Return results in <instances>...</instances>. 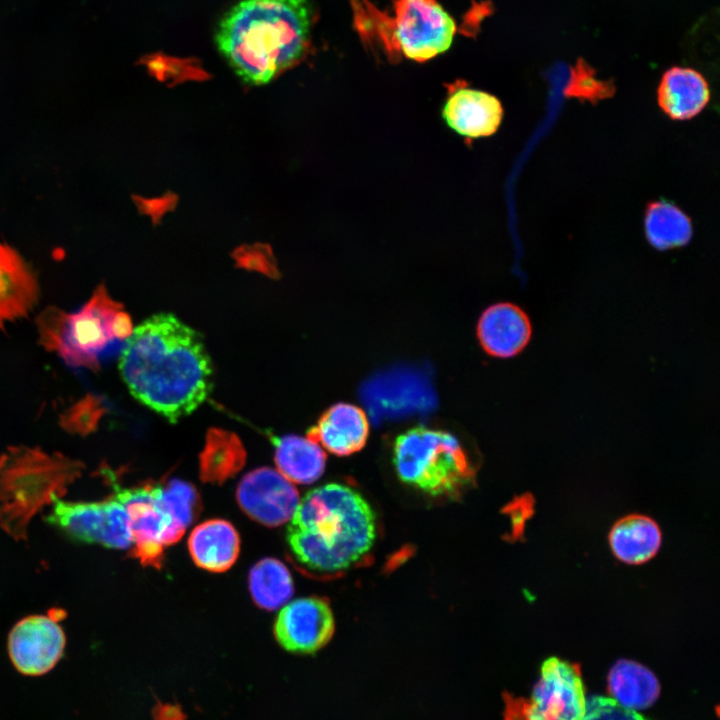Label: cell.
Returning <instances> with one entry per match:
<instances>
[{
    "instance_id": "32",
    "label": "cell",
    "mask_w": 720,
    "mask_h": 720,
    "mask_svg": "<svg viewBox=\"0 0 720 720\" xmlns=\"http://www.w3.org/2000/svg\"><path fill=\"white\" fill-rule=\"evenodd\" d=\"M153 716L155 720H185L180 706L174 704L158 703L153 710Z\"/></svg>"
},
{
    "instance_id": "15",
    "label": "cell",
    "mask_w": 720,
    "mask_h": 720,
    "mask_svg": "<svg viewBox=\"0 0 720 720\" xmlns=\"http://www.w3.org/2000/svg\"><path fill=\"white\" fill-rule=\"evenodd\" d=\"M532 326L527 314L517 305L498 303L488 307L477 324V337L490 356L510 358L529 343Z\"/></svg>"
},
{
    "instance_id": "18",
    "label": "cell",
    "mask_w": 720,
    "mask_h": 720,
    "mask_svg": "<svg viewBox=\"0 0 720 720\" xmlns=\"http://www.w3.org/2000/svg\"><path fill=\"white\" fill-rule=\"evenodd\" d=\"M657 99L660 108L671 119L686 120L704 109L710 99V90L698 71L675 66L664 72Z\"/></svg>"
},
{
    "instance_id": "17",
    "label": "cell",
    "mask_w": 720,
    "mask_h": 720,
    "mask_svg": "<svg viewBox=\"0 0 720 720\" xmlns=\"http://www.w3.org/2000/svg\"><path fill=\"white\" fill-rule=\"evenodd\" d=\"M368 435L369 422L365 412L353 404L342 402L328 408L307 432L308 439L337 456L361 450Z\"/></svg>"
},
{
    "instance_id": "8",
    "label": "cell",
    "mask_w": 720,
    "mask_h": 720,
    "mask_svg": "<svg viewBox=\"0 0 720 720\" xmlns=\"http://www.w3.org/2000/svg\"><path fill=\"white\" fill-rule=\"evenodd\" d=\"M505 701L504 720H583L587 699L580 666L551 656L528 698L507 695Z\"/></svg>"
},
{
    "instance_id": "30",
    "label": "cell",
    "mask_w": 720,
    "mask_h": 720,
    "mask_svg": "<svg viewBox=\"0 0 720 720\" xmlns=\"http://www.w3.org/2000/svg\"><path fill=\"white\" fill-rule=\"evenodd\" d=\"M535 512V499L532 494L525 493L516 497L505 508V513L510 515L512 522L511 538L520 539L523 537L526 522Z\"/></svg>"
},
{
    "instance_id": "21",
    "label": "cell",
    "mask_w": 720,
    "mask_h": 720,
    "mask_svg": "<svg viewBox=\"0 0 720 720\" xmlns=\"http://www.w3.org/2000/svg\"><path fill=\"white\" fill-rule=\"evenodd\" d=\"M279 472L291 482L311 484L325 469L326 455L319 444L298 435L270 436Z\"/></svg>"
},
{
    "instance_id": "1",
    "label": "cell",
    "mask_w": 720,
    "mask_h": 720,
    "mask_svg": "<svg viewBox=\"0 0 720 720\" xmlns=\"http://www.w3.org/2000/svg\"><path fill=\"white\" fill-rule=\"evenodd\" d=\"M119 370L133 397L172 424L194 412L213 387L202 335L171 313L152 315L133 330Z\"/></svg>"
},
{
    "instance_id": "20",
    "label": "cell",
    "mask_w": 720,
    "mask_h": 720,
    "mask_svg": "<svg viewBox=\"0 0 720 720\" xmlns=\"http://www.w3.org/2000/svg\"><path fill=\"white\" fill-rule=\"evenodd\" d=\"M608 540L613 555L619 561L640 565L658 553L662 532L653 518L633 513L623 516L613 524Z\"/></svg>"
},
{
    "instance_id": "24",
    "label": "cell",
    "mask_w": 720,
    "mask_h": 720,
    "mask_svg": "<svg viewBox=\"0 0 720 720\" xmlns=\"http://www.w3.org/2000/svg\"><path fill=\"white\" fill-rule=\"evenodd\" d=\"M649 243L658 250L686 245L692 237L690 218L668 201H653L647 205L644 219Z\"/></svg>"
},
{
    "instance_id": "7",
    "label": "cell",
    "mask_w": 720,
    "mask_h": 720,
    "mask_svg": "<svg viewBox=\"0 0 720 720\" xmlns=\"http://www.w3.org/2000/svg\"><path fill=\"white\" fill-rule=\"evenodd\" d=\"M393 463L401 481L433 496H455L475 480V469L459 440L424 426L396 438Z\"/></svg>"
},
{
    "instance_id": "23",
    "label": "cell",
    "mask_w": 720,
    "mask_h": 720,
    "mask_svg": "<svg viewBox=\"0 0 720 720\" xmlns=\"http://www.w3.org/2000/svg\"><path fill=\"white\" fill-rule=\"evenodd\" d=\"M608 689L617 703L635 711L650 707L660 693V685L653 672L627 659L618 660L610 669Z\"/></svg>"
},
{
    "instance_id": "13",
    "label": "cell",
    "mask_w": 720,
    "mask_h": 720,
    "mask_svg": "<svg viewBox=\"0 0 720 720\" xmlns=\"http://www.w3.org/2000/svg\"><path fill=\"white\" fill-rule=\"evenodd\" d=\"M335 621L328 603L317 597L296 599L285 605L274 623V636L287 651L311 654L333 636Z\"/></svg>"
},
{
    "instance_id": "10",
    "label": "cell",
    "mask_w": 720,
    "mask_h": 720,
    "mask_svg": "<svg viewBox=\"0 0 720 720\" xmlns=\"http://www.w3.org/2000/svg\"><path fill=\"white\" fill-rule=\"evenodd\" d=\"M101 473L111 482L115 496L125 505L132 534L131 555L143 566L161 568L164 548L178 542L184 532L177 529L161 512L153 500V484L122 488L115 482L112 472Z\"/></svg>"
},
{
    "instance_id": "6",
    "label": "cell",
    "mask_w": 720,
    "mask_h": 720,
    "mask_svg": "<svg viewBox=\"0 0 720 720\" xmlns=\"http://www.w3.org/2000/svg\"><path fill=\"white\" fill-rule=\"evenodd\" d=\"M122 309L123 305L100 284L72 313L54 306L44 309L36 320L39 342L72 368L97 371L122 343L113 333L114 318Z\"/></svg>"
},
{
    "instance_id": "3",
    "label": "cell",
    "mask_w": 720,
    "mask_h": 720,
    "mask_svg": "<svg viewBox=\"0 0 720 720\" xmlns=\"http://www.w3.org/2000/svg\"><path fill=\"white\" fill-rule=\"evenodd\" d=\"M287 541L303 566L318 572L350 567L372 548L376 517L356 490L338 483L309 491L291 519Z\"/></svg>"
},
{
    "instance_id": "4",
    "label": "cell",
    "mask_w": 720,
    "mask_h": 720,
    "mask_svg": "<svg viewBox=\"0 0 720 720\" xmlns=\"http://www.w3.org/2000/svg\"><path fill=\"white\" fill-rule=\"evenodd\" d=\"M362 40L383 49L391 61L425 62L448 50L456 23L438 0H395L392 14L368 0H350Z\"/></svg>"
},
{
    "instance_id": "28",
    "label": "cell",
    "mask_w": 720,
    "mask_h": 720,
    "mask_svg": "<svg viewBox=\"0 0 720 720\" xmlns=\"http://www.w3.org/2000/svg\"><path fill=\"white\" fill-rule=\"evenodd\" d=\"M232 257L240 268L259 272L272 279L280 277L272 248L267 244L242 245L233 251Z\"/></svg>"
},
{
    "instance_id": "14",
    "label": "cell",
    "mask_w": 720,
    "mask_h": 720,
    "mask_svg": "<svg viewBox=\"0 0 720 720\" xmlns=\"http://www.w3.org/2000/svg\"><path fill=\"white\" fill-rule=\"evenodd\" d=\"M503 112L496 96L456 81L447 87L441 115L453 131L472 140L493 135L501 124Z\"/></svg>"
},
{
    "instance_id": "19",
    "label": "cell",
    "mask_w": 720,
    "mask_h": 720,
    "mask_svg": "<svg viewBox=\"0 0 720 720\" xmlns=\"http://www.w3.org/2000/svg\"><path fill=\"white\" fill-rule=\"evenodd\" d=\"M188 548L198 567L210 572H224L239 556L240 538L229 521L211 519L193 529Z\"/></svg>"
},
{
    "instance_id": "5",
    "label": "cell",
    "mask_w": 720,
    "mask_h": 720,
    "mask_svg": "<svg viewBox=\"0 0 720 720\" xmlns=\"http://www.w3.org/2000/svg\"><path fill=\"white\" fill-rule=\"evenodd\" d=\"M84 464L59 453L27 446L9 447L0 456V526L16 540L53 498L61 497Z\"/></svg>"
},
{
    "instance_id": "12",
    "label": "cell",
    "mask_w": 720,
    "mask_h": 720,
    "mask_svg": "<svg viewBox=\"0 0 720 720\" xmlns=\"http://www.w3.org/2000/svg\"><path fill=\"white\" fill-rule=\"evenodd\" d=\"M236 499L243 512L267 527L291 520L300 502L291 481L269 467L247 473L238 484Z\"/></svg>"
},
{
    "instance_id": "16",
    "label": "cell",
    "mask_w": 720,
    "mask_h": 720,
    "mask_svg": "<svg viewBox=\"0 0 720 720\" xmlns=\"http://www.w3.org/2000/svg\"><path fill=\"white\" fill-rule=\"evenodd\" d=\"M36 275L10 245L0 242V328L23 318L38 302Z\"/></svg>"
},
{
    "instance_id": "31",
    "label": "cell",
    "mask_w": 720,
    "mask_h": 720,
    "mask_svg": "<svg viewBox=\"0 0 720 720\" xmlns=\"http://www.w3.org/2000/svg\"><path fill=\"white\" fill-rule=\"evenodd\" d=\"M133 200L138 210L142 214L150 216L153 224L157 225L165 213L175 209L178 197L172 192H167L161 197L152 199L134 195Z\"/></svg>"
},
{
    "instance_id": "9",
    "label": "cell",
    "mask_w": 720,
    "mask_h": 720,
    "mask_svg": "<svg viewBox=\"0 0 720 720\" xmlns=\"http://www.w3.org/2000/svg\"><path fill=\"white\" fill-rule=\"evenodd\" d=\"M46 520L71 539L114 549L132 545L129 515L114 495L94 502H71L55 497Z\"/></svg>"
},
{
    "instance_id": "11",
    "label": "cell",
    "mask_w": 720,
    "mask_h": 720,
    "mask_svg": "<svg viewBox=\"0 0 720 720\" xmlns=\"http://www.w3.org/2000/svg\"><path fill=\"white\" fill-rule=\"evenodd\" d=\"M54 614L31 615L18 621L8 635V654L15 669L26 676L50 672L63 656L66 636Z\"/></svg>"
},
{
    "instance_id": "22",
    "label": "cell",
    "mask_w": 720,
    "mask_h": 720,
    "mask_svg": "<svg viewBox=\"0 0 720 720\" xmlns=\"http://www.w3.org/2000/svg\"><path fill=\"white\" fill-rule=\"evenodd\" d=\"M246 456V450L235 433L210 428L199 456L200 479L204 483L223 484L244 467Z\"/></svg>"
},
{
    "instance_id": "2",
    "label": "cell",
    "mask_w": 720,
    "mask_h": 720,
    "mask_svg": "<svg viewBox=\"0 0 720 720\" xmlns=\"http://www.w3.org/2000/svg\"><path fill=\"white\" fill-rule=\"evenodd\" d=\"M313 18L309 0H239L219 20L214 41L243 82L264 85L304 58Z\"/></svg>"
},
{
    "instance_id": "25",
    "label": "cell",
    "mask_w": 720,
    "mask_h": 720,
    "mask_svg": "<svg viewBox=\"0 0 720 720\" xmlns=\"http://www.w3.org/2000/svg\"><path fill=\"white\" fill-rule=\"evenodd\" d=\"M248 582L255 604L269 611L282 607L294 592L289 570L275 558L258 561L249 572Z\"/></svg>"
},
{
    "instance_id": "29",
    "label": "cell",
    "mask_w": 720,
    "mask_h": 720,
    "mask_svg": "<svg viewBox=\"0 0 720 720\" xmlns=\"http://www.w3.org/2000/svg\"><path fill=\"white\" fill-rule=\"evenodd\" d=\"M583 720H650L635 710L621 706L609 696H593L586 701Z\"/></svg>"
},
{
    "instance_id": "27",
    "label": "cell",
    "mask_w": 720,
    "mask_h": 720,
    "mask_svg": "<svg viewBox=\"0 0 720 720\" xmlns=\"http://www.w3.org/2000/svg\"><path fill=\"white\" fill-rule=\"evenodd\" d=\"M105 413L104 400L89 393L60 415L59 424L66 432L86 436L97 429Z\"/></svg>"
},
{
    "instance_id": "26",
    "label": "cell",
    "mask_w": 720,
    "mask_h": 720,
    "mask_svg": "<svg viewBox=\"0 0 720 720\" xmlns=\"http://www.w3.org/2000/svg\"><path fill=\"white\" fill-rule=\"evenodd\" d=\"M153 500L161 512L182 532H185L201 511V499L197 489L180 479L174 478L165 484L153 485Z\"/></svg>"
}]
</instances>
